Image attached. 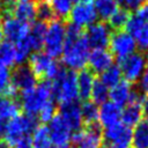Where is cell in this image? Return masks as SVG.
Masks as SVG:
<instances>
[{
	"label": "cell",
	"instance_id": "6da1fadb",
	"mask_svg": "<svg viewBox=\"0 0 148 148\" xmlns=\"http://www.w3.org/2000/svg\"><path fill=\"white\" fill-rule=\"evenodd\" d=\"M89 49L90 46L82 34V29L73 23H68L62 50L64 64L73 69H82L88 61Z\"/></svg>",
	"mask_w": 148,
	"mask_h": 148
},
{
	"label": "cell",
	"instance_id": "7a4b0ae2",
	"mask_svg": "<svg viewBox=\"0 0 148 148\" xmlns=\"http://www.w3.org/2000/svg\"><path fill=\"white\" fill-rule=\"evenodd\" d=\"M52 83L49 80H43L32 89L21 92V105L27 114L35 116L42 108L52 101Z\"/></svg>",
	"mask_w": 148,
	"mask_h": 148
},
{
	"label": "cell",
	"instance_id": "3957f363",
	"mask_svg": "<svg viewBox=\"0 0 148 148\" xmlns=\"http://www.w3.org/2000/svg\"><path fill=\"white\" fill-rule=\"evenodd\" d=\"M52 95L62 104L75 102L79 97L76 86V74L73 71H67L61 66L57 77L52 83Z\"/></svg>",
	"mask_w": 148,
	"mask_h": 148
},
{
	"label": "cell",
	"instance_id": "277c9868",
	"mask_svg": "<svg viewBox=\"0 0 148 148\" xmlns=\"http://www.w3.org/2000/svg\"><path fill=\"white\" fill-rule=\"evenodd\" d=\"M38 118L32 114H18L17 117L10 119L8 123H6L5 128V141L13 147L14 143L20 140L21 138L29 135L30 133H34V131L38 127Z\"/></svg>",
	"mask_w": 148,
	"mask_h": 148
},
{
	"label": "cell",
	"instance_id": "5b68a950",
	"mask_svg": "<svg viewBox=\"0 0 148 148\" xmlns=\"http://www.w3.org/2000/svg\"><path fill=\"white\" fill-rule=\"evenodd\" d=\"M34 73L35 77L39 81L45 80H54L61 68V65H59L52 57H50L46 52L37 51L32 53L29 58V65H28Z\"/></svg>",
	"mask_w": 148,
	"mask_h": 148
},
{
	"label": "cell",
	"instance_id": "8992f818",
	"mask_svg": "<svg viewBox=\"0 0 148 148\" xmlns=\"http://www.w3.org/2000/svg\"><path fill=\"white\" fill-rule=\"evenodd\" d=\"M65 37H66V28L62 24V21L54 20L47 24L46 34L44 37V46L46 53L50 57L56 58L62 54Z\"/></svg>",
	"mask_w": 148,
	"mask_h": 148
},
{
	"label": "cell",
	"instance_id": "52a82bcc",
	"mask_svg": "<svg viewBox=\"0 0 148 148\" xmlns=\"http://www.w3.org/2000/svg\"><path fill=\"white\" fill-rule=\"evenodd\" d=\"M72 142L76 148H104L99 124L88 125L72 134Z\"/></svg>",
	"mask_w": 148,
	"mask_h": 148
},
{
	"label": "cell",
	"instance_id": "ba28073f",
	"mask_svg": "<svg viewBox=\"0 0 148 148\" xmlns=\"http://www.w3.org/2000/svg\"><path fill=\"white\" fill-rule=\"evenodd\" d=\"M110 52L113 57H116L119 61L127 58L128 56L136 52V44L133 37L124 30H118L111 34L109 42Z\"/></svg>",
	"mask_w": 148,
	"mask_h": 148
},
{
	"label": "cell",
	"instance_id": "9c48e42d",
	"mask_svg": "<svg viewBox=\"0 0 148 148\" xmlns=\"http://www.w3.org/2000/svg\"><path fill=\"white\" fill-rule=\"evenodd\" d=\"M118 66L121 71L125 81L130 83L138 82L148 67L146 57L141 52H135L128 56L127 58L120 60Z\"/></svg>",
	"mask_w": 148,
	"mask_h": 148
},
{
	"label": "cell",
	"instance_id": "30bf717a",
	"mask_svg": "<svg viewBox=\"0 0 148 148\" xmlns=\"http://www.w3.org/2000/svg\"><path fill=\"white\" fill-rule=\"evenodd\" d=\"M103 141L106 148H130L132 130L121 123L106 127L104 130Z\"/></svg>",
	"mask_w": 148,
	"mask_h": 148
},
{
	"label": "cell",
	"instance_id": "8fae6325",
	"mask_svg": "<svg viewBox=\"0 0 148 148\" xmlns=\"http://www.w3.org/2000/svg\"><path fill=\"white\" fill-rule=\"evenodd\" d=\"M127 31L135 40L136 47L141 51L148 52V22L141 20L135 14L130 15V18L125 25Z\"/></svg>",
	"mask_w": 148,
	"mask_h": 148
},
{
	"label": "cell",
	"instance_id": "7c38bea8",
	"mask_svg": "<svg viewBox=\"0 0 148 148\" xmlns=\"http://www.w3.org/2000/svg\"><path fill=\"white\" fill-rule=\"evenodd\" d=\"M88 44L94 50L106 49L111 37V28L104 22H95L87 28L84 35Z\"/></svg>",
	"mask_w": 148,
	"mask_h": 148
},
{
	"label": "cell",
	"instance_id": "4fadbf2b",
	"mask_svg": "<svg viewBox=\"0 0 148 148\" xmlns=\"http://www.w3.org/2000/svg\"><path fill=\"white\" fill-rule=\"evenodd\" d=\"M29 24L23 23L12 15H3L1 22L2 35L10 43H17L25 38L29 34Z\"/></svg>",
	"mask_w": 148,
	"mask_h": 148
},
{
	"label": "cell",
	"instance_id": "5bb4252c",
	"mask_svg": "<svg viewBox=\"0 0 148 148\" xmlns=\"http://www.w3.org/2000/svg\"><path fill=\"white\" fill-rule=\"evenodd\" d=\"M47 130L52 145L58 147H68V143L72 141V131L59 114H56L52 118Z\"/></svg>",
	"mask_w": 148,
	"mask_h": 148
},
{
	"label": "cell",
	"instance_id": "9a60e30c",
	"mask_svg": "<svg viewBox=\"0 0 148 148\" xmlns=\"http://www.w3.org/2000/svg\"><path fill=\"white\" fill-rule=\"evenodd\" d=\"M69 18L73 24L80 27L81 29L84 27H89L96 22L97 14L95 10V7L91 2H79L76 3L71 13H69Z\"/></svg>",
	"mask_w": 148,
	"mask_h": 148
},
{
	"label": "cell",
	"instance_id": "2e32d148",
	"mask_svg": "<svg viewBox=\"0 0 148 148\" xmlns=\"http://www.w3.org/2000/svg\"><path fill=\"white\" fill-rule=\"evenodd\" d=\"M37 79L28 65H18L10 74V84L18 91H25L36 87Z\"/></svg>",
	"mask_w": 148,
	"mask_h": 148
},
{
	"label": "cell",
	"instance_id": "e0dca14e",
	"mask_svg": "<svg viewBox=\"0 0 148 148\" xmlns=\"http://www.w3.org/2000/svg\"><path fill=\"white\" fill-rule=\"evenodd\" d=\"M141 101L142 97L135 92L134 97L132 101L124 106L121 110V117H120V123L124 124L127 127H135L139 123L142 121V108H141Z\"/></svg>",
	"mask_w": 148,
	"mask_h": 148
},
{
	"label": "cell",
	"instance_id": "ac0fdd59",
	"mask_svg": "<svg viewBox=\"0 0 148 148\" xmlns=\"http://www.w3.org/2000/svg\"><path fill=\"white\" fill-rule=\"evenodd\" d=\"M59 116L64 119V121L68 125L73 133L82 128L83 121L81 116V109L76 101L62 103L59 106Z\"/></svg>",
	"mask_w": 148,
	"mask_h": 148
},
{
	"label": "cell",
	"instance_id": "d6986e66",
	"mask_svg": "<svg viewBox=\"0 0 148 148\" xmlns=\"http://www.w3.org/2000/svg\"><path fill=\"white\" fill-rule=\"evenodd\" d=\"M87 62L89 64V69L92 73L102 74L113 65V56L106 49H96L89 53Z\"/></svg>",
	"mask_w": 148,
	"mask_h": 148
},
{
	"label": "cell",
	"instance_id": "ffe728a7",
	"mask_svg": "<svg viewBox=\"0 0 148 148\" xmlns=\"http://www.w3.org/2000/svg\"><path fill=\"white\" fill-rule=\"evenodd\" d=\"M121 108L111 101H106L98 108V124L104 128L120 123Z\"/></svg>",
	"mask_w": 148,
	"mask_h": 148
},
{
	"label": "cell",
	"instance_id": "44dd1931",
	"mask_svg": "<svg viewBox=\"0 0 148 148\" xmlns=\"http://www.w3.org/2000/svg\"><path fill=\"white\" fill-rule=\"evenodd\" d=\"M134 95H135V91L132 87V83H130L125 80L120 81L118 84L112 87L109 92L110 101L120 108L128 104L132 101V98L134 97Z\"/></svg>",
	"mask_w": 148,
	"mask_h": 148
},
{
	"label": "cell",
	"instance_id": "7402d4cb",
	"mask_svg": "<svg viewBox=\"0 0 148 148\" xmlns=\"http://www.w3.org/2000/svg\"><path fill=\"white\" fill-rule=\"evenodd\" d=\"M95 82L94 73L90 69L82 68L76 75V86H77V95L81 99L87 101L90 97L92 86Z\"/></svg>",
	"mask_w": 148,
	"mask_h": 148
},
{
	"label": "cell",
	"instance_id": "603a6c76",
	"mask_svg": "<svg viewBox=\"0 0 148 148\" xmlns=\"http://www.w3.org/2000/svg\"><path fill=\"white\" fill-rule=\"evenodd\" d=\"M16 20L23 22V23H31L34 22L36 17V8H35V2L32 1H17L16 5L14 6L12 14Z\"/></svg>",
	"mask_w": 148,
	"mask_h": 148
},
{
	"label": "cell",
	"instance_id": "cb8c5ba5",
	"mask_svg": "<svg viewBox=\"0 0 148 148\" xmlns=\"http://www.w3.org/2000/svg\"><path fill=\"white\" fill-rule=\"evenodd\" d=\"M46 29H47V24L39 21L34 23L32 27L29 29V34L27 37L31 45V50L39 51L40 47L44 45V37L46 34Z\"/></svg>",
	"mask_w": 148,
	"mask_h": 148
},
{
	"label": "cell",
	"instance_id": "d4e9b609",
	"mask_svg": "<svg viewBox=\"0 0 148 148\" xmlns=\"http://www.w3.org/2000/svg\"><path fill=\"white\" fill-rule=\"evenodd\" d=\"M20 103L15 98L9 97H0V119L6 121L10 120L20 114Z\"/></svg>",
	"mask_w": 148,
	"mask_h": 148
},
{
	"label": "cell",
	"instance_id": "484cf974",
	"mask_svg": "<svg viewBox=\"0 0 148 148\" xmlns=\"http://www.w3.org/2000/svg\"><path fill=\"white\" fill-rule=\"evenodd\" d=\"M132 148H148V121L142 120L132 131Z\"/></svg>",
	"mask_w": 148,
	"mask_h": 148
},
{
	"label": "cell",
	"instance_id": "4316f807",
	"mask_svg": "<svg viewBox=\"0 0 148 148\" xmlns=\"http://www.w3.org/2000/svg\"><path fill=\"white\" fill-rule=\"evenodd\" d=\"M82 121L84 126L98 124V106L91 101H84L82 105H80Z\"/></svg>",
	"mask_w": 148,
	"mask_h": 148
},
{
	"label": "cell",
	"instance_id": "83f0119b",
	"mask_svg": "<svg viewBox=\"0 0 148 148\" xmlns=\"http://www.w3.org/2000/svg\"><path fill=\"white\" fill-rule=\"evenodd\" d=\"M95 10L101 20L106 21L109 20L113 13L119 8L116 0H95Z\"/></svg>",
	"mask_w": 148,
	"mask_h": 148
},
{
	"label": "cell",
	"instance_id": "f1b7e54d",
	"mask_svg": "<svg viewBox=\"0 0 148 148\" xmlns=\"http://www.w3.org/2000/svg\"><path fill=\"white\" fill-rule=\"evenodd\" d=\"M32 148H52V142L46 126L38 125L32 133Z\"/></svg>",
	"mask_w": 148,
	"mask_h": 148
},
{
	"label": "cell",
	"instance_id": "f546056e",
	"mask_svg": "<svg viewBox=\"0 0 148 148\" xmlns=\"http://www.w3.org/2000/svg\"><path fill=\"white\" fill-rule=\"evenodd\" d=\"M121 77H123V74H121V71H120L119 66L118 65H112L101 74V80L99 81L104 86H106L109 89H111L112 87H114L116 84H118L121 81Z\"/></svg>",
	"mask_w": 148,
	"mask_h": 148
},
{
	"label": "cell",
	"instance_id": "4dcf8cb0",
	"mask_svg": "<svg viewBox=\"0 0 148 148\" xmlns=\"http://www.w3.org/2000/svg\"><path fill=\"white\" fill-rule=\"evenodd\" d=\"M35 8H36V17L38 18L39 22L49 24L50 22L57 20L53 10L51 9V7L46 0H36Z\"/></svg>",
	"mask_w": 148,
	"mask_h": 148
},
{
	"label": "cell",
	"instance_id": "1f68e13d",
	"mask_svg": "<svg viewBox=\"0 0 148 148\" xmlns=\"http://www.w3.org/2000/svg\"><path fill=\"white\" fill-rule=\"evenodd\" d=\"M53 10L57 20H62L67 18L71 10H72V5L74 0H46Z\"/></svg>",
	"mask_w": 148,
	"mask_h": 148
},
{
	"label": "cell",
	"instance_id": "d6a6232c",
	"mask_svg": "<svg viewBox=\"0 0 148 148\" xmlns=\"http://www.w3.org/2000/svg\"><path fill=\"white\" fill-rule=\"evenodd\" d=\"M15 62V46L5 40L0 43V67H8Z\"/></svg>",
	"mask_w": 148,
	"mask_h": 148
},
{
	"label": "cell",
	"instance_id": "836d02e7",
	"mask_svg": "<svg viewBox=\"0 0 148 148\" xmlns=\"http://www.w3.org/2000/svg\"><path fill=\"white\" fill-rule=\"evenodd\" d=\"M0 95L9 98L16 96V90L10 84V74L6 67H0Z\"/></svg>",
	"mask_w": 148,
	"mask_h": 148
},
{
	"label": "cell",
	"instance_id": "e575fe53",
	"mask_svg": "<svg viewBox=\"0 0 148 148\" xmlns=\"http://www.w3.org/2000/svg\"><path fill=\"white\" fill-rule=\"evenodd\" d=\"M109 92H110V89L106 86H104L99 80H95L94 86H92V90L90 94L91 102H94L97 105L105 103L109 98Z\"/></svg>",
	"mask_w": 148,
	"mask_h": 148
},
{
	"label": "cell",
	"instance_id": "d590c367",
	"mask_svg": "<svg viewBox=\"0 0 148 148\" xmlns=\"http://www.w3.org/2000/svg\"><path fill=\"white\" fill-rule=\"evenodd\" d=\"M128 18H130V13H128V10L125 9V8H123V7H119V8L113 13V15L108 20V21H109V27L116 29L117 31H118V30H121L123 28H125V25H126Z\"/></svg>",
	"mask_w": 148,
	"mask_h": 148
},
{
	"label": "cell",
	"instance_id": "8d00e7d4",
	"mask_svg": "<svg viewBox=\"0 0 148 148\" xmlns=\"http://www.w3.org/2000/svg\"><path fill=\"white\" fill-rule=\"evenodd\" d=\"M30 51H31V45L29 43L28 37H25L22 40L17 42L16 46H15V61L17 64L23 62L28 58Z\"/></svg>",
	"mask_w": 148,
	"mask_h": 148
},
{
	"label": "cell",
	"instance_id": "74e56055",
	"mask_svg": "<svg viewBox=\"0 0 148 148\" xmlns=\"http://www.w3.org/2000/svg\"><path fill=\"white\" fill-rule=\"evenodd\" d=\"M56 105L54 103L51 101L49 103H46L42 110L38 112V120L42 121V123H47V121H51L52 118L56 116Z\"/></svg>",
	"mask_w": 148,
	"mask_h": 148
},
{
	"label": "cell",
	"instance_id": "f35d334b",
	"mask_svg": "<svg viewBox=\"0 0 148 148\" xmlns=\"http://www.w3.org/2000/svg\"><path fill=\"white\" fill-rule=\"evenodd\" d=\"M118 5H120L123 8L130 10V9H138L140 6L146 3V0H116Z\"/></svg>",
	"mask_w": 148,
	"mask_h": 148
},
{
	"label": "cell",
	"instance_id": "ab89813d",
	"mask_svg": "<svg viewBox=\"0 0 148 148\" xmlns=\"http://www.w3.org/2000/svg\"><path fill=\"white\" fill-rule=\"evenodd\" d=\"M138 84H139L140 91L148 96V67L145 71V73L142 74V76L140 77V80L138 81Z\"/></svg>",
	"mask_w": 148,
	"mask_h": 148
},
{
	"label": "cell",
	"instance_id": "60d3db41",
	"mask_svg": "<svg viewBox=\"0 0 148 148\" xmlns=\"http://www.w3.org/2000/svg\"><path fill=\"white\" fill-rule=\"evenodd\" d=\"M14 148H32V141H31V136L30 135H25L23 138H21L20 140H17L14 146Z\"/></svg>",
	"mask_w": 148,
	"mask_h": 148
},
{
	"label": "cell",
	"instance_id": "b9f144b4",
	"mask_svg": "<svg viewBox=\"0 0 148 148\" xmlns=\"http://www.w3.org/2000/svg\"><path fill=\"white\" fill-rule=\"evenodd\" d=\"M134 14L139 16L141 20L148 22V3H143L142 6H140L138 9H135Z\"/></svg>",
	"mask_w": 148,
	"mask_h": 148
},
{
	"label": "cell",
	"instance_id": "7bdbcfd3",
	"mask_svg": "<svg viewBox=\"0 0 148 148\" xmlns=\"http://www.w3.org/2000/svg\"><path fill=\"white\" fill-rule=\"evenodd\" d=\"M141 108H142V113L143 116H146L147 121H148V96L143 97L141 101Z\"/></svg>",
	"mask_w": 148,
	"mask_h": 148
},
{
	"label": "cell",
	"instance_id": "ee69618b",
	"mask_svg": "<svg viewBox=\"0 0 148 148\" xmlns=\"http://www.w3.org/2000/svg\"><path fill=\"white\" fill-rule=\"evenodd\" d=\"M5 128H6V121L0 119V136L5 133Z\"/></svg>",
	"mask_w": 148,
	"mask_h": 148
},
{
	"label": "cell",
	"instance_id": "f6af8a7d",
	"mask_svg": "<svg viewBox=\"0 0 148 148\" xmlns=\"http://www.w3.org/2000/svg\"><path fill=\"white\" fill-rule=\"evenodd\" d=\"M0 148H10V146H9L3 139L0 138Z\"/></svg>",
	"mask_w": 148,
	"mask_h": 148
},
{
	"label": "cell",
	"instance_id": "bcb514c9",
	"mask_svg": "<svg viewBox=\"0 0 148 148\" xmlns=\"http://www.w3.org/2000/svg\"><path fill=\"white\" fill-rule=\"evenodd\" d=\"M1 37H2V30H1V21H0V43H1Z\"/></svg>",
	"mask_w": 148,
	"mask_h": 148
},
{
	"label": "cell",
	"instance_id": "7dc6e473",
	"mask_svg": "<svg viewBox=\"0 0 148 148\" xmlns=\"http://www.w3.org/2000/svg\"><path fill=\"white\" fill-rule=\"evenodd\" d=\"M80 2H91L92 0H79Z\"/></svg>",
	"mask_w": 148,
	"mask_h": 148
},
{
	"label": "cell",
	"instance_id": "c3c4849f",
	"mask_svg": "<svg viewBox=\"0 0 148 148\" xmlns=\"http://www.w3.org/2000/svg\"><path fill=\"white\" fill-rule=\"evenodd\" d=\"M52 148H68V147H58V146H52Z\"/></svg>",
	"mask_w": 148,
	"mask_h": 148
},
{
	"label": "cell",
	"instance_id": "681fc988",
	"mask_svg": "<svg viewBox=\"0 0 148 148\" xmlns=\"http://www.w3.org/2000/svg\"><path fill=\"white\" fill-rule=\"evenodd\" d=\"M145 57H146V61H147V66H148V52H147V54Z\"/></svg>",
	"mask_w": 148,
	"mask_h": 148
},
{
	"label": "cell",
	"instance_id": "f907efd6",
	"mask_svg": "<svg viewBox=\"0 0 148 148\" xmlns=\"http://www.w3.org/2000/svg\"><path fill=\"white\" fill-rule=\"evenodd\" d=\"M17 1H22V2H25V1H30V0H17Z\"/></svg>",
	"mask_w": 148,
	"mask_h": 148
},
{
	"label": "cell",
	"instance_id": "816d5d0a",
	"mask_svg": "<svg viewBox=\"0 0 148 148\" xmlns=\"http://www.w3.org/2000/svg\"><path fill=\"white\" fill-rule=\"evenodd\" d=\"M0 12H1V0H0Z\"/></svg>",
	"mask_w": 148,
	"mask_h": 148
}]
</instances>
